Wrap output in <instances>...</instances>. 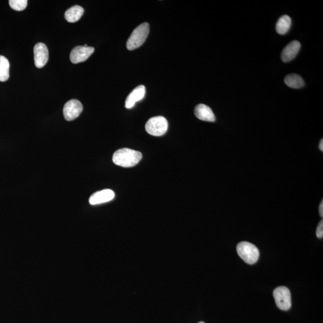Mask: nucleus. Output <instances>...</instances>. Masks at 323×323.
<instances>
[{
    "instance_id": "9d476101",
    "label": "nucleus",
    "mask_w": 323,
    "mask_h": 323,
    "mask_svg": "<svg viewBox=\"0 0 323 323\" xmlns=\"http://www.w3.org/2000/svg\"><path fill=\"white\" fill-rule=\"evenodd\" d=\"M301 43L297 40L292 41L287 45L281 53V59L284 62L291 61L294 59L301 49Z\"/></svg>"
},
{
    "instance_id": "423d86ee",
    "label": "nucleus",
    "mask_w": 323,
    "mask_h": 323,
    "mask_svg": "<svg viewBox=\"0 0 323 323\" xmlns=\"http://www.w3.org/2000/svg\"><path fill=\"white\" fill-rule=\"evenodd\" d=\"M83 111V106L79 101L72 100L64 107L63 113L67 121H72L78 118Z\"/></svg>"
},
{
    "instance_id": "0eeeda50",
    "label": "nucleus",
    "mask_w": 323,
    "mask_h": 323,
    "mask_svg": "<svg viewBox=\"0 0 323 323\" xmlns=\"http://www.w3.org/2000/svg\"><path fill=\"white\" fill-rule=\"evenodd\" d=\"M94 50L93 47L77 46L71 52L70 60L73 64L81 63L87 61L94 52Z\"/></svg>"
},
{
    "instance_id": "6e6552de",
    "label": "nucleus",
    "mask_w": 323,
    "mask_h": 323,
    "mask_svg": "<svg viewBox=\"0 0 323 323\" xmlns=\"http://www.w3.org/2000/svg\"><path fill=\"white\" fill-rule=\"evenodd\" d=\"M34 62L35 67L41 69L47 64L49 59V51L45 44L38 43L34 48Z\"/></svg>"
},
{
    "instance_id": "dca6fc26",
    "label": "nucleus",
    "mask_w": 323,
    "mask_h": 323,
    "mask_svg": "<svg viewBox=\"0 0 323 323\" xmlns=\"http://www.w3.org/2000/svg\"><path fill=\"white\" fill-rule=\"evenodd\" d=\"M10 64L8 59L0 56V82L7 81L9 78Z\"/></svg>"
},
{
    "instance_id": "6ab92c4d",
    "label": "nucleus",
    "mask_w": 323,
    "mask_h": 323,
    "mask_svg": "<svg viewBox=\"0 0 323 323\" xmlns=\"http://www.w3.org/2000/svg\"><path fill=\"white\" fill-rule=\"evenodd\" d=\"M319 212H320V215L322 217H323V201H322L321 204H320V207H319Z\"/></svg>"
},
{
    "instance_id": "f03ea898",
    "label": "nucleus",
    "mask_w": 323,
    "mask_h": 323,
    "mask_svg": "<svg viewBox=\"0 0 323 323\" xmlns=\"http://www.w3.org/2000/svg\"><path fill=\"white\" fill-rule=\"evenodd\" d=\"M149 24L147 22H144L137 26L127 41V49L133 50L143 45L149 34Z\"/></svg>"
},
{
    "instance_id": "2eb2a0df",
    "label": "nucleus",
    "mask_w": 323,
    "mask_h": 323,
    "mask_svg": "<svg viewBox=\"0 0 323 323\" xmlns=\"http://www.w3.org/2000/svg\"><path fill=\"white\" fill-rule=\"evenodd\" d=\"M292 25V19L290 16L284 15L278 20L276 24V31L280 35H284L289 31Z\"/></svg>"
},
{
    "instance_id": "1a4fd4ad",
    "label": "nucleus",
    "mask_w": 323,
    "mask_h": 323,
    "mask_svg": "<svg viewBox=\"0 0 323 323\" xmlns=\"http://www.w3.org/2000/svg\"><path fill=\"white\" fill-rule=\"evenodd\" d=\"M115 194L111 189H105L102 191L95 193L91 195L90 198V203L91 205L95 206L108 203L113 200Z\"/></svg>"
},
{
    "instance_id": "39448f33",
    "label": "nucleus",
    "mask_w": 323,
    "mask_h": 323,
    "mask_svg": "<svg viewBox=\"0 0 323 323\" xmlns=\"http://www.w3.org/2000/svg\"><path fill=\"white\" fill-rule=\"evenodd\" d=\"M273 295L278 308L283 311L290 310L292 306V297L290 290L287 287H277L274 290Z\"/></svg>"
},
{
    "instance_id": "4468645a",
    "label": "nucleus",
    "mask_w": 323,
    "mask_h": 323,
    "mask_svg": "<svg viewBox=\"0 0 323 323\" xmlns=\"http://www.w3.org/2000/svg\"><path fill=\"white\" fill-rule=\"evenodd\" d=\"M284 82L287 87L299 89L304 87L305 82L302 77L296 74H290L284 78Z\"/></svg>"
},
{
    "instance_id": "9b49d317",
    "label": "nucleus",
    "mask_w": 323,
    "mask_h": 323,
    "mask_svg": "<svg viewBox=\"0 0 323 323\" xmlns=\"http://www.w3.org/2000/svg\"><path fill=\"white\" fill-rule=\"evenodd\" d=\"M145 94H146V88L144 86H138L135 88L131 93L127 96L125 102V108H131L134 106L135 103L140 102L143 99Z\"/></svg>"
},
{
    "instance_id": "20e7f679",
    "label": "nucleus",
    "mask_w": 323,
    "mask_h": 323,
    "mask_svg": "<svg viewBox=\"0 0 323 323\" xmlns=\"http://www.w3.org/2000/svg\"><path fill=\"white\" fill-rule=\"evenodd\" d=\"M168 127V121L164 117L156 116L147 121L146 130L149 134L159 137L167 132Z\"/></svg>"
},
{
    "instance_id": "a211bd4d",
    "label": "nucleus",
    "mask_w": 323,
    "mask_h": 323,
    "mask_svg": "<svg viewBox=\"0 0 323 323\" xmlns=\"http://www.w3.org/2000/svg\"><path fill=\"white\" fill-rule=\"evenodd\" d=\"M317 236L319 238H322L323 236V221L320 222L317 228L316 232Z\"/></svg>"
},
{
    "instance_id": "ddd939ff",
    "label": "nucleus",
    "mask_w": 323,
    "mask_h": 323,
    "mask_svg": "<svg viewBox=\"0 0 323 323\" xmlns=\"http://www.w3.org/2000/svg\"><path fill=\"white\" fill-rule=\"evenodd\" d=\"M84 9L79 5H75L68 9L65 13V18L69 22H76L81 18Z\"/></svg>"
},
{
    "instance_id": "f257e3e1",
    "label": "nucleus",
    "mask_w": 323,
    "mask_h": 323,
    "mask_svg": "<svg viewBox=\"0 0 323 323\" xmlns=\"http://www.w3.org/2000/svg\"><path fill=\"white\" fill-rule=\"evenodd\" d=\"M141 159V152L127 148L117 150L112 156L114 164L124 168L134 167Z\"/></svg>"
},
{
    "instance_id": "aec40b11",
    "label": "nucleus",
    "mask_w": 323,
    "mask_h": 323,
    "mask_svg": "<svg viewBox=\"0 0 323 323\" xmlns=\"http://www.w3.org/2000/svg\"><path fill=\"white\" fill-rule=\"evenodd\" d=\"M319 147H320V149L322 151H323V139H322V141H320Z\"/></svg>"
},
{
    "instance_id": "f3484780",
    "label": "nucleus",
    "mask_w": 323,
    "mask_h": 323,
    "mask_svg": "<svg viewBox=\"0 0 323 323\" xmlns=\"http://www.w3.org/2000/svg\"><path fill=\"white\" fill-rule=\"evenodd\" d=\"M28 1L26 0H10L9 5L12 9L16 11L25 10L27 6Z\"/></svg>"
},
{
    "instance_id": "412c9836",
    "label": "nucleus",
    "mask_w": 323,
    "mask_h": 323,
    "mask_svg": "<svg viewBox=\"0 0 323 323\" xmlns=\"http://www.w3.org/2000/svg\"><path fill=\"white\" fill-rule=\"evenodd\" d=\"M204 323V322H200V323Z\"/></svg>"
},
{
    "instance_id": "f8f14e48",
    "label": "nucleus",
    "mask_w": 323,
    "mask_h": 323,
    "mask_svg": "<svg viewBox=\"0 0 323 323\" xmlns=\"http://www.w3.org/2000/svg\"><path fill=\"white\" fill-rule=\"evenodd\" d=\"M195 115L199 119L214 122L215 117L211 108L203 104H200L195 108Z\"/></svg>"
},
{
    "instance_id": "7ed1b4c3",
    "label": "nucleus",
    "mask_w": 323,
    "mask_h": 323,
    "mask_svg": "<svg viewBox=\"0 0 323 323\" xmlns=\"http://www.w3.org/2000/svg\"><path fill=\"white\" fill-rule=\"evenodd\" d=\"M237 253L240 257L248 264L253 265L257 262L259 251L256 245L248 242H239L236 247Z\"/></svg>"
}]
</instances>
